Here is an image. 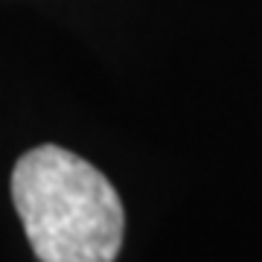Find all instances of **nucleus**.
Listing matches in <instances>:
<instances>
[{"label":"nucleus","mask_w":262,"mask_h":262,"mask_svg":"<svg viewBox=\"0 0 262 262\" xmlns=\"http://www.w3.org/2000/svg\"><path fill=\"white\" fill-rule=\"evenodd\" d=\"M12 201L41 262H114L125 210L102 172L61 146H35L15 163Z\"/></svg>","instance_id":"1"}]
</instances>
